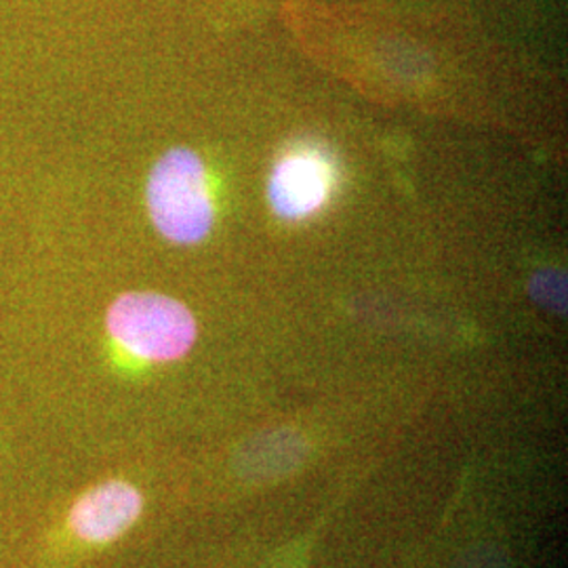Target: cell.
<instances>
[{
    "label": "cell",
    "mask_w": 568,
    "mask_h": 568,
    "mask_svg": "<svg viewBox=\"0 0 568 568\" xmlns=\"http://www.w3.org/2000/svg\"><path fill=\"white\" fill-rule=\"evenodd\" d=\"M145 203L164 241L203 243L215 225V199L201 154L190 148L164 152L150 171Z\"/></svg>",
    "instance_id": "6da1fadb"
},
{
    "label": "cell",
    "mask_w": 568,
    "mask_h": 568,
    "mask_svg": "<svg viewBox=\"0 0 568 568\" xmlns=\"http://www.w3.org/2000/svg\"><path fill=\"white\" fill-rule=\"evenodd\" d=\"M105 328L124 354L142 363L183 358L199 335L194 314L163 293H126L110 305Z\"/></svg>",
    "instance_id": "7a4b0ae2"
},
{
    "label": "cell",
    "mask_w": 568,
    "mask_h": 568,
    "mask_svg": "<svg viewBox=\"0 0 568 568\" xmlns=\"http://www.w3.org/2000/svg\"><path fill=\"white\" fill-rule=\"evenodd\" d=\"M337 187V164L325 148L300 143L272 166L267 201L284 222H304L331 203Z\"/></svg>",
    "instance_id": "3957f363"
},
{
    "label": "cell",
    "mask_w": 568,
    "mask_h": 568,
    "mask_svg": "<svg viewBox=\"0 0 568 568\" xmlns=\"http://www.w3.org/2000/svg\"><path fill=\"white\" fill-rule=\"evenodd\" d=\"M142 509L138 488L112 480L82 495L70 509V527L89 544H108L133 527Z\"/></svg>",
    "instance_id": "277c9868"
},
{
    "label": "cell",
    "mask_w": 568,
    "mask_h": 568,
    "mask_svg": "<svg viewBox=\"0 0 568 568\" xmlns=\"http://www.w3.org/2000/svg\"><path fill=\"white\" fill-rule=\"evenodd\" d=\"M532 295L539 304L554 310L565 307V278L558 272H544L532 283Z\"/></svg>",
    "instance_id": "5b68a950"
}]
</instances>
